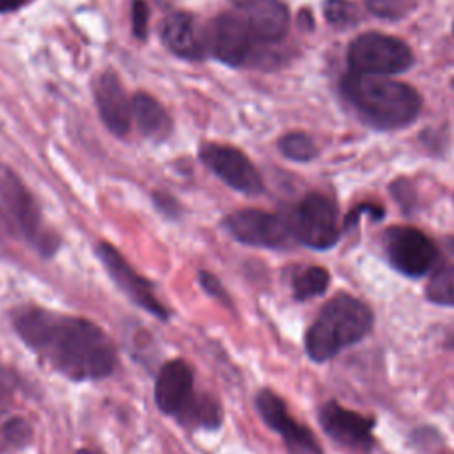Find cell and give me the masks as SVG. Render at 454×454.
<instances>
[{"mask_svg":"<svg viewBox=\"0 0 454 454\" xmlns=\"http://www.w3.org/2000/svg\"><path fill=\"white\" fill-rule=\"evenodd\" d=\"M177 420L188 427L216 429L222 424V406L209 394H193L190 403L176 415Z\"/></svg>","mask_w":454,"mask_h":454,"instance_id":"19","label":"cell"},{"mask_svg":"<svg viewBox=\"0 0 454 454\" xmlns=\"http://www.w3.org/2000/svg\"><path fill=\"white\" fill-rule=\"evenodd\" d=\"M161 39L167 48L183 59H199L202 43L197 35L193 18L186 12H172L161 23Z\"/></svg>","mask_w":454,"mask_h":454,"instance_id":"17","label":"cell"},{"mask_svg":"<svg viewBox=\"0 0 454 454\" xmlns=\"http://www.w3.org/2000/svg\"><path fill=\"white\" fill-rule=\"evenodd\" d=\"M223 227L236 241L250 247L287 248L294 239L286 218L254 207L231 213Z\"/></svg>","mask_w":454,"mask_h":454,"instance_id":"8","label":"cell"},{"mask_svg":"<svg viewBox=\"0 0 454 454\" xmlns=\"http://www.w3.org/2000/svg\"><path fill=\"white\" fill-rule=\"evenodd\" d=\"M199 154L202 163L232 190L250 197L264 192L261 174L239 149L222 144H204Z\"/></svg>","mask_w":454,"mask_h":454,"instance_id":"10","label":"cell"},{"mask_svg":"<svg viewBox=\"0 0 454 454\" xmlns=\"http://www.w3.org/2000/svg\"><path fill=\"white\" fill-rule=\"evenodd\" d=\"M193 394V371L184 360L176 358L161 365L154 383V399L160 411L176 417Z\"/></svg>","mask_w":454,"mask_h":454,"instance_id":"14","label":"cell"},{"mask_svg":"<svg viewBox=\"0 0 454 454\" xmlns=\"http://www.w3.org/2000/svg\"><path fill=\"white\" fill-rule=\"evenodd\" d=\"M319 424L332 440L351 450L367 454L376 445V438L372 434L376 420L344 408L337 401H328L319 410Z\"/></svg>","mask_w":454,"mask_h":454,"instance_id":"11","label":"cell"},{"mask_svg":"<svg viewBox=\"0 0 454 454\" xmlns=\"http://www.w3.org/2000/svg\"><path fill=\"white\" fill-rule=\"evenodd\" d=\"M199 282L200 286L204 287V291L207 294H211L213 298L216 300H222V301H227L229 303V294L225 293V287L222 286V282L209 271H200L199 273Z\"/></svg>","mask_w":454,"mask_h":454,"instance_id":"25","label":"cell"},{"mask_svg":"<svg viewBox=\"0 0 454 454\" xmlns=\"http://www.w3.org/2000/svg\"><path fill=\"white\" fill-rule=\"evenodd\" d=\"M445 245H447V248L454 254V236H449V238L445 239Z\"/></svg>","mask_w":454,"mask_h":454,"instance_id":"30","label":"cell"},{"mask_svg":"<svg viewBox=\"0 0 454 454\" xmlns=\"http://www.w3.org/2000/svg\"><path fill=\"white\" fill-rule=\"evenodd\" d=\"M390 190H392L395 200L403 206V209L410 211V207H411V204H413V190H411L410 183L404 181V179L395 181V183L390 186Z\"/></svg>","mask_w":454,"mask_h":454,"instance_id":"27","label":"cell"},{"mask_svg":"<svg viewBox=\"0 0 454 454\" xmlns=\"http://www.w3.org/2000/svg\"><path fill=\"white\" fill-rule=\"evenodd\" d=\"M445 344H447V348L449 349H452L454 351V330L447 335V340H445Z\"/></svg>","mask_w":454,"mask_h":454,"instance_id":"29","label":"cell"},{"mask_svg":"<svg viewBox=\"0 0 454 454\" xmlns=\"http://www.w3.org/2000/svg\"><path fill=\"white\" fill-rule=\"evenodd\" d=\"M252 32L234 14L216 16L207 30V44L213 55L229 66H239L247 60L252 50Z\"/></svg>","mask_w":454,"mask_h":454,"instance_id":"13","label":"cell"},{"mask_svg":"<svg viewBox=\"0 0 454 454\" xmlns=\"http://www.w3.org/2000/svg\"><path fill=\"white\" fill-rule=\"evenodd\" d=\"M232 2H234V4H238V5H243V4H245V2H248V0H232Z\"/></svg>","mask_w":454,"mask_h":454,"instance_id":"32","label":"cell"},{"mask_svg":"<svg viewBox=\"0 0 454 454\" xmlns=\"http://www.w3.org/2000/svg\"><path fill=\"white\" fill-rule=\"evenodd\" d=\"M241 9V20L254 37L262 41H278L289 27L287 7L280 0H248Z\"/></svg>","mask_w":454,"mask_h":454,"instance_id":"16","label":"cell"},{"mask_svg":"<svg viewBox=\"0 0 454 454\" xmlns=\"http://www.w3.org/2000/svg\"><path fill=\"white\" fill-rule=\"evenodd\" d=\"M94 96L106 128L119 137L126 135L131 122V105L119 76L112 71L103 73L94 85Z\"/></svg>","mask_w":454,"mask_h":454,"instance_id":"15","label":"cell"},{"mask_svg":"<svg viewBox=\"0 0 454 454\" xmlns=\"http://www.w3.org/2000/svg\"><path fill=\"white\" fill-rule=\"evenodd\" d=\"M74 454H98V452H94V450H89V449H82V450H76Z\"/></svg>","mask_w":454,"mask_h":454,"instance_id":"31","label":"cell"},{"mask_svg":"<svg viewBox=\"0 0 454 454\" xmlns=\"http://www.w3.org/2000/svg\"><path fill=\"white\" fill-rule=\"evenodd\" d=\"M255 408L264 424L280 434L291 454H323V447L312 429L300 424L287 411V406L278 394L270 388L259 390Z\"/></svg>","mask_w":454,"mask_h":454,"instance_id":"9","label":"cell"},{"mask_svg":"<svg viewBox=\"0 0 454 454\" xmlns=\"http://www.w3.org/2000/svg\"><path fill=\"white\" fill-rule=\"evenodd\" d=\"M364 213H369L374 220H380V218H383V215H385V211H383L380 206L360 204V206H356V207L346 216V220H344V229H351L353 225H356V222L360 220V216H362Z\"/></svg>","mask_w":454,"mask_h":454,"instance_id":"26","label":"cell"},{"mask_svg":"<svg viewBox=\"0 0 454 454\" xmlns=\"http://www.w3.org/2000/svg\"><path fill=\"white\" fill-rule=\"evenodd\" d=\"M348 62L353 73L387 76L406 71L413 64L410 46L378 32H367L353 39L348 50Z\"/></svg>","mask_w":454,"mask_h":454,"instance_id":"5","label":"cell"},{"mask_svg":"<svg viewBox=\"0 0 454 454\" xmlns=\"http://www.w3.org/2000/svg\"><path fill=\"white\" fill-rule=\"evenodd\" d=\"M147 21H149L147 4L144 0H133L131 2V27H133V34L138 39H145Z\"/></svg>","mask_w":454,"mask_h":454,"instance_id":"24","label":"cell"},{"mask_svg":"<svg viewBox=\"0 0 454 454\" xmlns=\"http://www.w3.org/2000/svg\"><path fill=\"white\" fill-rule=\"evenodd\" d=\"M328 286L330 273L323 266H305L293 277V294L300 301L323 294Z\"/></svg>","mask_w":454,"mask_h":454,"instance_id":"20","label":"cell"},{"mask_svg":"<svg viewBox=\"0 0 454 454\" xmlns=\"http://www.w3.org/2000/svg\"><path fill=\"white\" fill-rule=\"evenodd\" d=\"M374 326L367 303L348 293H339L319 310L305 333V351L314 362H326L344 348L360 342Z\"/></svg>","mask_w":454,"mask_h":454,"instance_id":"2","label":"cell"},{"mask_svg":"<svg viewBox=\"0 0 454 454\" xmlns=\"http://www.w3.org/2000/svg\"><path fill=\"white\" fill-rule=\"evenodd\" d=\"M349 103L378 128H401L410 124L420 110V96L406 83L351 73L340 82Z\"/></svg>","mask_w":454,"mask_h":454,"instance_id":"3","label":"cell"},{"mask_svg":"<svg viewBox=\"0 0 454 454\" xmlns=\"http://www.w3.org/2000/svg\"><path fill=\"white\" fill-rule=\"evenodd\" d=\"M14 328L28 348L71 380L105 378L115 367L110 339L87 319L25 309L16 314Z\"/></svg>","mask_w":454,"mask_h":454,"instance_id":"1","label":"cell"},{"mask_svg":"<svg viewBox=\"0 0 454 454\" xmlns=\"http://www.w3.org/2000/svg\"><path fill=\"white\" fill-rule=\"evenodd\" d=\"M383 248L390 266L410 278L427 275L438 261L433 239L410 225L388 227L383 232Z\"/></svg>","mask_w":454,"mask_h":454,"instance_id":"7","label":"cell"},{"mask_svg":"<svg viewBox=\"0 0 454 454\" xmlns=\"http://www.w3.org/2000/svg\"><path fill=\"white\" fill-rule=\"evenodd\" d=\"M323 12L326 21L333 27H346L358 20V9L349 0H326Z\"/></svg>","mask_w":454,"mask_h":454,"instance_id":"23","label":"cell"},{"mask_svg":"<svg viewBox=\"0 0 454 454\" xmlns=\"http://www.w3.org/2000/svg\"><path fill=\"white\" fill-rule=\"evenodd\" d=\"M0 220L43 255L57 250L59 239L44 229L32 193L5 163H0Z\"/></svg>","mask_w":454,"mask_h":454,"instance_id":"4","label":"cell"},{"mask_svg":"<svg viewBox=\"0 0 454 454\" xmlns=\"http://www.w3.org/2000/svg\"><path fill=\"white\" fill-rule=\"evenodd\" d=\"M27 0H0V12H9L20 9Z\"/></svg>","mask_w":454,"mask_h":454,"instance_id":"28","label":"cell"},{"mask_svg":"<svg viewBox=\"0 0 454 454\" xmlns=\"http://www.w3.org/2000/svg\"><path fill=\"white\" fill-rule=\"evenodd\" d=\"M417 7V0H367V9L383 20H401Z\"/></svg>","mask_w":454,"mask_h":454,"instance_id":"22","label":"cell"},{"mask_svg":"<svg viewBox=\"0 0 454 454\" xmlns=\"http://www.w3.org/2000/svg\"><path fill=\"white\" fill-rule=\"evenodd\" d=\"M287 222L293 238L312 250H328L340 238L337 206L317 192L307 193Z\"/></svg>","mask_w":454,"mask_h":454,"instance_id":"6","label":"cell"},{"mask_svg":"<svg viewBox=\"0 0 454 454\" xmlns=\"http://www.w3.org/2000/svg\"><path fill=\"white\" fill-rule=\"evenodd\" d=\"M98 255L103 261L106 271L110 273L112 280L142 309L151 312L161 321L168 319V310L163 307V303L154 296L153 286L138 275L126 259L108 243H101L98 247Z\"/></svg>","mask_w":454,"mask_h":454,"instance_id":"12","label":"cell"},{"mask_svg":"<svg viewBox=\"0 0 454 454\" xmlns=\"http://www.w3.org/2000/svg\"><path fill=\"white\" fill-rule=\"evenodd\" d=\"M131 115L138 129L149 138H165L170 131V117L158 99L145 92H137L131 101Z\"/></svg>","mask_w":454,"mask_h":454,"instance_id":"18","label":"cell"},{"mask_svg":"<svg viewBox=\"0 0 454 454\" xmlns=\"http://www.w3.org/2000/svg\"><path fill=\"white\" fill-rule=\"evenodd\" d=\"M278 149L286 158H289L293 161H301V163L314 160L319 153L314 140L309 135L300 133V131L284 135L278 140Z\"/></svg>","mask_w":454,"mask_h":454,"instance_id":"21","label":"cell"}]
</instances>
